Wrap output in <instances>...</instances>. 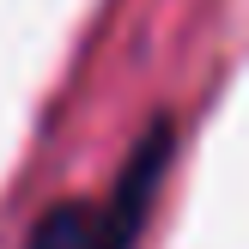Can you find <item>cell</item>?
Here are the masks:
<instances>
[{"label": "cell", "mask_w": 249, "mask_h": 249, "mask_svg": "<svg viewBox=\"0 0 249 249\" xmlns=\"http://www.w3.org/2000/svg\"><path fill=\"white\" fill-rule=\"evenodd\" d=\"M170 152H177V128L158 116L152 128L140 134V146L128 152L109 201H55L31 225L24 249H134L146 213H152V201H158V182H164V170H170Z\"/></svg>", "instance_id": "1"}]
</instances>
